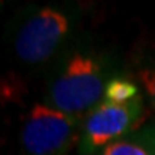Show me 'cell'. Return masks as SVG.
<instances>
[{"label":"cell","mask_w":155,"mask_h":155,"mask_svg":"<svg viewBox=\"0 0 155 155\" xmlns=\"http://www.w3.org/2000/svg\"><path fill=\"white\" fill-rule=\"evenodd\" d=\"M101 94L103 79L100 65L94 59L76 54L55 79L51 98L59 111L71 116L92 108L100 100Z\"/></svg>","instance_id":"obj_1"},{"label":"cell","mask_w":155,"mask_h":155,"mask_svg":"<svg viewBox=\"0 0 155 155\" xmlns=\"http://www.w3.org/2000/svg\"><path fill=\"white\" fill-rule=\"evenodd\" d=\"M74 125L67 112L37 103L22 127V146L30 155H60L73 143Z\"/></svg>","instance_id":"obj_2"},{"label":"cell","mask_w":155,"mask_h":155,"mask_svg":"<svg viewBox=\"0 0 155 155\" xmlns=\"http://www.w3.org/2000/svg\"><path fill=\"white\" fill-rule=\"evenodd\" d=\"M68 32V18L55 8H43L27 21L16 38V54L27 63L46 60Z\"/></svg>","instance_id":"obj_3"},{"label":"cell","mask_w":155,"mask_h":155,"mask_svg":"<svg viewBox=\"0 0 155 155\" xmlns=\"http://www.w3.org/2000/svg\"><path fill=\"white\" fill-rule=\"evenodd\" d=\"M139 97L128 103L117 104L104 100L90 112L84 125V149L92 152L101 146H109L135 128L139 122Z\"/></svg>","instance_id":"obj_4"},{"label":"cell","mask_w":155,"mask_h":155,"mask_svg":"<svg viewBox=\"0 0 155 155\" xmlns=\"http://www.w3.org/2000/svg\"><path fill=\"white\" fill-rule=\"evenodd\" d=\"M101 155H155V133L143 131L120 138L104 147Z\"/></svg>","instance_id":"obj_5"},{"label":"cell","mask_w":155,"mask_h":155,"mask_svg":"<svg viewBox=\"0 0 155 155\" xmlns=\"http://www.w3.org/2000/svg\"><path fill=\"white\" fill-rule=\"evenodd\" d=\"M104 97L111 103L124 104L138 98V87L127 79L116 78V79H111L108 82L106 89H104Z\"/></svg>","instance_id":"obj_6"},{"label":"cell","mask_w":155,"mask_h":155,"mask_svg":"<svg viewBox=\"0 0 155 155\" xmlns=\"http://www.w3.org/2000/svg\"><path fill=\"white\" fill-rule=\"evenodd\" d=\"M139 81L143 82L144 89L147 90L149 97L152 98L153 103H155V67L143 70V71L139 73Z\"/></svg>","instance_id":"obj_7"}]
</instances>
